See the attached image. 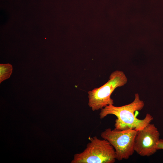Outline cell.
Here are the masks:
<instances>
[{
	"instance_id": "cell-1",
	"label": "cell",
	"mask_w": 163,
	"mask_h": 163,
	"mask_svg": "<svg viewBox=\"0 0 163 163\" xmlns=\"http://www.w3.org/2000/svg\"><path fill=\"white\" fill-rule=\"evenodd\" d=\"M144 106V101L140 99L139 94L136 93L133 101L129 104L120 107L110 104L101 109L100 118L102 119L108 115H113L117 117L114 129H132L139 131L145 127L153 119L152 116L148 113L142 119L136 117L135 112L141 110Z\"/></svg>"
},
{
	"instance_id": "cell-2",
	"label": "cell",
	"mask_w": 163,
	"mask_h": 163,
	"mask_svg": "<svg viewBox=\"0 0 163 163\" xmlns=\"http://www.w3.org/2000/svg\"><path fill=\"white\" fill-rule=\"evenodd\" d=\"M90 142L82 152L74 155L71 163H114L116 159L115 150L107 140L96 136H89Z\"/></svg>"
},
{
	"instance_id": "cell-3",
	"label": "cell",
	"mask_w": 163,
	"mask_h": 163,
	"mask_svg": "<svg viewBox=\"0 0 163 163\" xmlns=\"http://www.w3.org/2000/svg\"><path fill=\"white\" fill-rule=\"evenodd\" d=\"M127 78L122 71L116 70L110 74L108 81L102 86L88 92V103L93 111L101 109L110 104H113L111 95L117 87L123 86Z\"/></svg>"
},
{
	"instance_id": "cell-4",
	"label": "cell",
	"mask_w": 163,
	"mask_h": 163,
	"mask_svg": "<svg viewBox=\"0 0 163 163\" xmlns=\"http://www.w3.org/2000/svg\"><path fill=\"white\" fill-rule=\"evenodd\" d=\"M137 132L132 129L112 130L108 128L101 133V136L113 146L116 152V159L120 161L127 159L133 154Z\"/></svg>"
},
{
	"instance_id": "cell-5",
	"label": "cell",
	"mask_w": 163,
	"mask_h": 163,
	"mask_svg": "<svg viewBox=\"0 0 163 163\" xmlns=\"http://www.w3.org/2000/svg\"><path fill=\"white\" fill-rule=\"evenodd\" d=\"M159 136V132L155 125L149 123L143 129L137 131L135 140V151L142 156L152 155L158 150Z\"/></svg>"
},
{
	"instance_id": "cell-6",
	"label": "cell",
	"mask_w": 163,
	"mask_h": 163,
	"mask_svg": "<svg viewBox=\"0 0 163 163\" xmlns=\"http://www.w3.org/2000/svg\"><path fill=\"white\" fill-rule=\"evenodd\" d=\"M12 66L9 64H0V83L10 78L12 73Z\"/></svg>"
},
{
	"instance_id": "cell-7",
	"label": "cell",
	"mask_w": 163,
	"mask_h": 163,
	"mask_svg": "<svg viewBox=\"0 0 163 163\" xmlns=\"http://www.w3.org/2000/svg\"><path fill=\"white\" fill-rule=\"evenodd\" d=\"M157 149H163V140L160 139L157 146Z\"/></svg>"
}]
</instances>
